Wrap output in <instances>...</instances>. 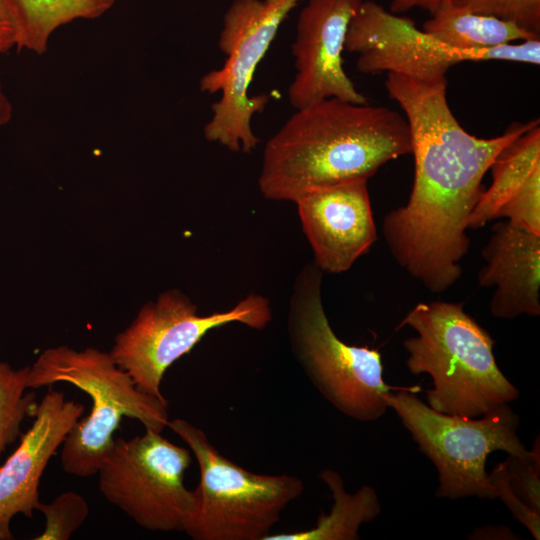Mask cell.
<instances>
[{"label": "cell", "mask_w": 540, "mask_h": 540, "mask_svg": "<svg viewBox=\"0 0 540 540\" xmlns=\"http://www.w3.org/2000/svg\"><path fill=\"white\" fill-rule=\"evenodd\" d=\"M492 182L467 222L468 229L499 218L540 235V122L509 142L490 165Z\"/></svg>", "instance_id": "9a60e30c"}, {"label": "cell", "mask_w": 540, "mask_h": 540, "mask_svg": "<svg viewBox=\"0 0 540 540\" xmlns=\"http://www.w3.org/2000/svg\"><path fill=\"white\" fill-rule=\"evenodd\" d=\"M489 1L490 0H451L454 5L479 13H485Z\"/></svg>", "instance_id": "4316f807"}, {"label": "cell", "mask_w": 540, "mask_h": 540, "mask_svg": "<svg viewBox=\"0 0 540 540\" xmlns=\"http://www.w3.org/2000/svg\"><path fill=\"white\" fill-rule=\"evenodd\" d=\"M59 382L76 386L92 401L90 413L75 423L62 444L60 459L67 474H97L122 417L136 419L145 430L158 433L168 425L166 399L141 391L110 352L79 351L66 345L44 350L30 366L27 387L39 389Z\"/></svg>", "instance_id": "277c9868"}, {"label": "cell", "mask_w": 540, "mask_h": 540, "mask_svg": "<svg viewBox=\"0 0 540 540\" xmlns=\"http://www.w3.org/2000/svg\"><path fill=\"white\" fill-rule=\"evenodd\" d=\"M481 256L485 264L477 280L482 287H495L490 301L492 316H539L540 235L499 222L492 227Z\"/></svg>", "instance_id": "2e32d148"}, {"label": "cell", "mask_w": 540, "mask_h": 540, "mask_svg": "<svg viewBox=\"0 0 540 540\" xmlns=\"http://www.w3.org/2000/svg\"><path fill=\"white\" fill-rule=\"evenodd\" d=\"M271 319L269 300L258 294H250L227 311L201 316L189 297L171 289L139 310L116 335L110 353L141 391L165 399L160 386L166 370L209 330L232 322L261 330Z\"/></svg>", "instance_id": "30bf717a"}, {"label": "cell", "mask_w": 540, "mask_h": 540, "mask_svg": "<svg viewBox=\"0 0 540 540\" xmlns=\"http://www.w3.org/2000/svg\"><path fill=\"white\" fill-rule=\"evenodd\" d=\"M385 88L408 122L414 180L407 203L383 219L388 249L412 278L441 293L461 277L468 218L496 155L537 120L515 122L492 138L467 132L447 100L446 77L419 80L387 73Z\"/></svg>", "instance_id": "6da1fadb"}, {"label": "cell", "mask_w": 540, "mask_h": 540, "mask_svg": "<svg viewBox=\"0 0 540 540\" xmlns=\"http://www.w3.org/2000/svg\"><path fill=\"white\" fill-rule=\"evenodd\" d=\"M405 326L417 333L404 341L406 364L411 373L432 378L433 388L427 390L432 409L476 418L518 398V389L496 363L495 341L464 303H418L397 329Z\"/></svg>", "instance_id": "3957f363"}, {"label": "cell", "mask_w": 540, "mask_h": 540, "mask_svg": "<svg viewBox=\"0 0 540 540\" xmlns=\"http://www.w3.org/2000/svg\"><path fill=\"white\" fill-rule=\"evenodd\" d=\"M167 427L188 445L200 469L195 508L184 531L194 540H265L282 511L304 491L297 476L242 468L185 419L169 420Z\"/></svg>", "instance_id": "8992f818"}, {"label": "cell", "mask_w": 540, "mask_h": 540, "mask_svg": "<svg viewBox=\"0 0 540 540\" xmlns=\"http://www.w3.org/2000/svg\"><path fill=\"white\" fill-rule=\"evenodd\" d=\"M17 32L14 20L4 2L0 0V55L16 47Z\"/></svg>", "instance_id": "cb8c5ba5"}, {"label": "cell", "mask_w": 540, "mask_h": 540, "mask_svg": "<svg viewBox=\"0 0 540 540\" xmlns=\"http://www.w3.org/2000/svg\"><path fill=\"white\" fill-rule=\"evenodd\" d=\"M385 399L434 463L439 476L438 497L497 498L485 469L488 455L498 450L514 456L530 453L517 435L519 417L509 404L475 419L438 412L410 390L389 392Z\"/></svg>", "instance_id": "52a82bcc"}, {"label": "cell", "mask_w": 540, "mask_h": 540, "mask_svg": "<svg viewBox=\"0 0 540 540\" xmlns=\"http://www.w3.org/2000/svg\"><path fill=\"white\" fill-rule=\"evenodd\" d=\"M16 26L17 50L36 54L47 50L52 33L77 19H96L108 12L115 0H4Z\"/></svg>", "instance_id": "ac0fdd59"}, {"label": "cell", "mask_w": 540, "mask_h": 540, "mask_svg": "<svg viewBox=\"0 0 540 540\" xmlns=\"http://www.w3.org/2000/svg\"><path fill=\"white\" fill-rule=\"evenodd\" d=\"M539 440L526 456L509 455L489 474L497 496L535 539L540 535Z\"/></svg>", "instance_id": "ffe728a7"}, {"label": "cell", "mask_w": 540, "mask_h": 540, "mask_svg": "<svg viewBox=\"0 0 540 540\" xmlns=\"http://www.w3.org/2000/svg\"><path fill=\"white\" fill-rule=\"evenodd\" d=\"M485 14L513 22L540 36V0H490Z\"/></svg>", "instance_id": "603a6c76"}, {"label": "cell", "mask_w": 540, "mask_h": 540, "mask_svg": "<svg viewBox=\"0 0 540 540\" xmlns=\"http://www.w3.org/2000/svg\"><path fill=\"white\" fill-rule=\"evenodd\" d=\"M362 1L308 0L301 10L292 44L296 73L288 88L295 109L327 98L368 103L346 74L342 58L350 21Z\"/></svg>", "instance_id": "7c38bea8"}, {"label": "cell", "mask_w": 540, "mask_h": 540, "mask_svg": "<svg viewBox=\"0 0 540 540\" xmlns=\"http://www.w3.org/2000/svg\"><path fill=\"white\" fill-rule=\"evenodd\" d=\"M299 1L234 0L230 4L218 41L227 59L221 68L200 79L201 91L221 93L204 126L208 141L233 152L249 153L257 147L260 139L251 128V119L264 111L269 96H249V86L280 25Z\"/></svg>", "instance_id": "ba28073f"}, {"label": "cell", "mask_w": 540, "mask_h": 540, "mask_svg": "<svg viewBox=\"0 0 540 540\" xmlns=\"http://www.w3.org/2000/svg\"><path fill=\"white\" fill-rule=\"evenodd\" d=\"M191 462L190 449L161 433L119 437L97 471L99 491L146 530L184 532L196 504L184 484Z\"/></svg>", "instance_id": "9c48e42d"}, {"label": "cell", "mask_w": 540, "mask_h": 540, "mask_svg": "<svg viewBox=\"0 0 540 540\" xmlns=\"http://www.w3.org/2000/svg\"><path fill=\"white\" fill-rule=\"evenodd\" d=\"M319 476L332 492L334 503L330 513H321L312 529L269 534L265 540H355L359 538L360 525L379 515L381 507L373 488L364 486L349 494L337 472L326 469Z\"/></svg>", "instance_id": "d6986e66"}, {"label": "cell", "mask_w": 540, "mask_h": 540, "mask_svg": "<svg viewBox=\"0 0 540 540\" xmlns=\"http://www.w3.org/2000/svg\"><path fill=\"white\" fill-rule=\"evenodd\" d=\"M411 151L409 125L399 112L327 98L296 109L267 141L259 189L267 199L295 202L316 187L369 179Z\"/></svg>", "instance_id": "7a4b0ae2"}, {"label": "cell", "mask_w": 540, "mask_h": 540, "mask_svg": "<svg viewBox=\"0 0 540 540\" xmlns=\"http://www.w3.org/2000/svg\"><path fill=\"white\" fill-rule=\"evenodd\" d=\"M422 29L445 45L460 50L489 49L515 41L540 39L513 22L454 5L451 1L439 7Z\"/></svg>", "instance_id": "e0dca14e"}, {"label": "cell", "mask_w": 540, "mask_h": 540, "mask_svg": "<svg viewBox=\"0 0 540 540\" xmlns=\"http://www.w3.org/2000/svg\"><path fill=\"white\" fill-rule=\"evenodd\" d=\"M367 183L364 178L344 180L313 188L295 201L322 272L347 271L377 240Z\"/></svg>", "instance_id": "4fadbf2b"}, {"label": "cell", "mask_w": 540, "mask_h": 540, "mask_svg": "<svg viewBox=\"0 0 540 540\" xmlns=\"http://www.w3.org/2000/svg\"><path fill=\"white\" fill-rule=\"evenodd\" d=\"M451 0H392L390 11L398 14L413 8H421L434 14L439 7Z\"/></svg>", "instance_id": "d4e9b609"}, {"label": "cell", "mask_w": 540, "mask_h": 540, "mask_svg": "<svg viewBox=\"0 0 540 540\" xmlns=\"http://www.w3.org/2000/svg\"><path fill=\"white\" fill-rule=\"evenodd\" d=\"M12 118V105L2 90L0 80V126L7 124Z\"/></svg>", "instance_id": "484cf974"}, {"label": "cell", "mask_w": 540, "mask_h": 540, "mask_svg": "<svg viewBox=\"0 0 540 540\" xmlns=\"http://www.w3.org/2000/svg\"><path fill=\"white\" fill-rule=\"evenodd\" d=\"M30 366L13 369L0 361V460L6 447L21 436V423L34 416L36 393H25Z\"/></svg>", "instance_id": "44dd1931"}, {"label": "cell", "mask_w": 540, "mask_h": 540, "mask_svg": "<svg viewBox=\"0 0 540 540\" xmlns=\"http://www.w3.org/2000/svg\"><path fill=\"white\" fill-rule=\"evenodd\" d=\"M345 50L357 54V70L364 74L395 73L419 80L445 77L455 64L500 60L540 64V40L480 50H460L445 45L414 21L362 1L350 21Z\"/></svg>", "instance_id": "8fae6325"}, {"label": "cell", "mask_w": 540, "mask_h": 540, "mask_svg": "<svg viewBox=\"0 0 540 540\" xmlns=\"http://www.w3.org/2000/svg\"><path fill=\"white\" fill-rule=\"evenodd\" d=\"M322 274L311 263L296 278L288 315L292 352L313 386L337 410L359 421H374L386 412L389 392L415 393L420 387L388 385L377 349L337 337L323 308Z\"/></svg>", "instance_id": "5b68a950"}, {"label": "cell", "mask_w": 540, "mask_h": 540, "mask_svg": "<svg viewBox=\"0 0 540 540\" xmlns=\"http://www.w3.org/2000/svg\"><path fill=\"white\" fill-rule=\"evenodd\" d=\"M84 406L66 400L49 386L38 403L34 421L21 434L20 444L0 467V540H13L10 523L17 514L33 517L39 500V483L49 460L83 416Z\"/></svg>", "instance_id": "5bb4252c"}, {"label": "cell", "mask_w": 540, "mask_h": 540, "mask_svg": "<svg viewBox=\"0 0 540 540\" xmlns=\"http://www.w3.org/2000/svg\"><path fill=\"white\" fill-rule=\"evenodd\" d=\"M37 510L46 522L44 531L35 540H68L89 514L86 499L73 491L61 493L51 503L40 502Z\"/></svg>", "instance_id": "7402d4cb"}]
</instances>
